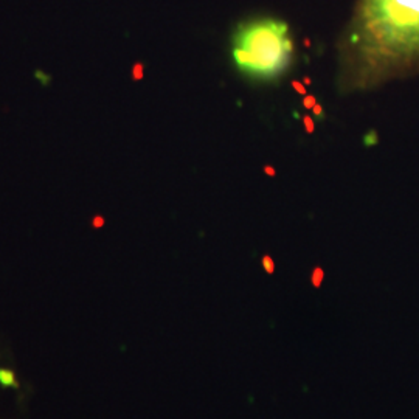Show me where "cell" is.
Here are the masks:
<instances>
[{
    "label": "cell",
    "instance_id": "6da1fadb",
    "mask_svg": "<svg viewBox=\"0 0 419 419\" xmlns=\"http://www.w3.org/2000/svg\"><path fill=\"white\" fill-rule=\"evenodd\" d=\"M353 44L377 68L419 59V0H359Z\"/></svg>",
    "mask_w": 419,
    "mask_h": 419
},
{
    "label": "cell",
    "instance_id": "7a4b0ae2",
    "mask_svg": "<svg viewBox=\"0 0 419 419\" xmlns=\"http://www.w3.org/2000/svg\"><path fill=\"white\" fill-rule=\"evenodd\" d=\"M294 44L289 27L272 17L242 22L233 34V61L242 73L256 79H272L289 65Z\"/></svg>",
    "mask_w": 419,
    "mask_h": 419
},
{
    "label": "cell",
    "instance_id": "3957f363",
    "mask_svg": "<svg viewBox=\"0 0 419 419\" xmlns=\"http://www.w3.org/2000/svg\"><path fill=\"white\" fill-rule=\"evenodd\" d=\"M323 281H324V270L321 269L320 265L314 267V270H312V273H311V284H312V287L320 289L321 284H323Z\"/></svg>",
    "mask_w": 419,
    "mask_h": 419
},
{
    "label": "cell",
    "instance_id": "277c9868",
    "mask_svg": "<svg viewBox=\"0 0 419 419\" xmlns=\"http://www.w3.org/2000/svg\"><path fill=\"white\" fill-rule=\"evenodd\" d=\"M261 265H262V269L265 270V273H269V275L275 273V261H273L272 256L264 255L262 258H261Z\"/></svg>",
    "mask_w": 419,
    "mask_h": 419
},
{
    "label": "cell",
    "instance_id": "5b68a950",
    "mask_svg": "<svg viewBox=\"0 0 419 419\" xmlns=\"http://www.w3.org/2000/svg\"><path fill=\"white\" fill-rule=\"evenodd\" d=\"M303 121H305V127H306V132L308 134H314V131H315V123H314L312 120V116L306 115L305 118H303Z\"/></svg>",
    "mask_w": 419,
    "mask_h": 419
},
{
    "label": "cell",
    "instance_id": "8992f818",
    "mask_svg": "<svg viewBox=\"0 0 419 419\" xmlns=\"http://www.w3.org/2000/svg\"><path fill=\"white\" fill-rule=\"evenodd\" d=\"M132 78L134 81H140L143 79V65L142 64H135L132 68Z\"/></svg>",
    "mask_w": 419,
    "mask_h": 419
},
{
    "label": "cell",
    "instance_id": "52a82bcc",
    "mask_svg": "<svg viewBox=\"0 0 419 419\" xmlns=\"http://www.w3.org/2000/svg\"><path fill=\"white\" fill-rule=\"evenodd\" d=\"M292 87L295 89V92H297V93H300V95H303V97H305V95H308L306 86L303 84L301 81H297V79H295V81H292Z\"/></svg>",
    "mask_w": 419,
    "mask_h": 419
},
{
    "label": "cell",
    "instance_id": "ba28073f",
    "mask_svg": "<svg viewBox=\"0 0 419 419\" xmlns=\"http://www.w3.org/2000/svg\"><path fill=\"white\" fill-rule=\"evenodd\" d=\"M317 104V98L314 95H305V100H303V106L306 109H312Z\"/></svg>",
    "mask_w": 419,
    "mask_h": 419
},
{
    "label": "cell",
    "instance_id": "9c48e42d",
    "mask_svg": "<svg viewBox=\"0 0 419 419\" xmlns=\"http://www.w3.org/2000/svg\"><path fill=\"white\" fill-rule=\"evenodd\" d=\"M264 172L267 174V176H270V177H275L276 176V171H275V168L273 166H264Z\"/></svg>",
    "mask_w": 419,
    "mask_h": 419
},
{
    "label": "cell",
    "instance_id": "30bf717a",
    "mask_svg": "<svg viewBox=\"0 0 419 419\" xmlns=\"http://www.w3.org/2000/svg\"><path fill=\"white\" fill-rule=\"evenodd\" d=\"M312 112H314V115H315V116H320V115H323V109H321V106H320L318 103L315 104V106L312 107Z\"/></svg>",
    "mask_w": 419,
    "mask_h": 419
},
{
    "label": "cell",
    "instance_id": "8fae6325",
    "mask_svg": "<svg viewBox=\"0 0 419 419\" xmlns=\"http://www.w3.org/2000/svg\"><path fill=\"white\" fill-rule=\"evenodd\" d=\"M36 78H39V79H42V83L44 84H47V79H50V76H47V75H44L41 70H38L36 72Z\"/></svg>",
    "mask_w": 419,
    "mask_h": 419
},
{
    "label": "cell",
    "instance_id": "7c38bea8",
    "mask_svg": "<svg viewBox=\"0 0 419 419\" xmlns=\"http://www.w3.org/2000/svg\"><path fill=\"white\" fill-rule=\"evenodd\" d=\"M103 222H104L103 217L97 216V217H95V220H93V225H95V227H101V225H103Z\"/></svg>",
    "mask_w": 419,
    "mask_h": 419
},
{
    "label": "cell",
    "instance_id": "4fadbf2b",
    "mask_svg": "<svg viewBox=\"0 0 419 419\" xmlns=\"http://www.w3.org/2000/svg\"><path fill=\"white\" fill-rule=\"evenodd\" d=\"M301 83L305 84V86H311V84H312V81H311V78L305 76V78H303V81H301Z\"/></svg>",
    "mask_w": 419,
    "mask_h": 419
}]
</instances>
